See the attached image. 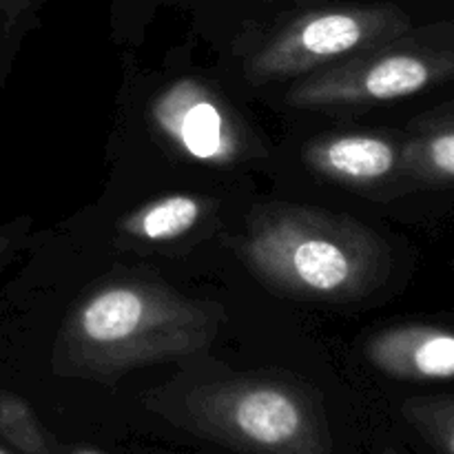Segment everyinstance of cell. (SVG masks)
<instances>
[{
  "label": "cell",
  "mask_w": 454,
  "mask_h": 454,
  "mask_svg": "<svg viewBox=\"0 0 454 454\" xmlns=\"http://www.w3.org/2000/svg\"><path fill=\"white\" fill-rule=\"evenodd\" d=\"M224 309L162 284L115 282L75 306L58 333L53 368L67 377L122 375L200 353L217 337Z\"/></svg>",
  "instance_id": "6da1fadb"
},
{
  "label": "cell",
  "mask_w": 454,
  "mask_h": 454,
  "mask_svg": "<svg viewBox=\"0 0 454 454\" xmlns=\"http://www.w3.org/2000/svg\"><path fill=\"white\" fill-rule=\"evenodd\" d=\"M239 255L260 282L297 300H362L388 269L384 239L366 224L293 204L253 213Z\"/></svg>",
  "instance_id": "7a4b0ae2"
},
{
  "label": "cell",
  "mask_w": 454,
  "mask_h": 454,
  "mask_svg": "<svg viewBox=\"0 0 454 454\" xmlns=\"http://www.w3.org/2000/svg\"><path fill=\"white\" fill-rule=\"evenodd\" d=\"M195 433L248 454H331L322 411L297 386L260 377L222 381L182 403Z\"/></svg>",
  "instance_id": "3957f363"
},
{
  "label": "cell",
  "mask_w": 454,
  "mask_h": 454,
  "mask_svg": "<svg viewBox=\"0 0 454 454\" xmlns=\"http://www.w3.org/2000/svg\"><path fill=\"white\" fill-rule=\"evenodd\" d=\"M454 80V25L411 29L357 56L301 75L286 93L297 109L366 106L402 100Z\"/></svg>",
  "instance_id": "277c9868"
},
{
  "label": "cell",
  "mask_w": 454,
  "mask_h": 454,
  "mask_svg": "<svg viewBox=\"0 0 454 454\" xmlns=\"http://www.w3.org/2000/svg\"><path fill=\"white\" fill-rule=\"evenodd\" d=\"M411 29V16L390 3L306 9L257 49L248 62V78L273 82L315 74Z\"/></svg>",
  "instance_id": "5b68a950"
},
{
  "label": "cell",
  "mask_w": 454,
  "mask_h": 454,
  "mask_svg": "<svg viewBox=\"0 0 454 454\" xmlns=\"http://www.w3.org/2000/svg\"><path fill=\"white\" fill-rule=\"evenodd\" d=\"M151 118L162 137L189 160L226 164L244 158V133L229 106L198 80H177L151 105Z\"/></svg>",
  "instance_id": "8992f818"
},
{
  "label": "cell",
  "mask_w": 454,
  "mask_h": 454,
  "mask_svg": "<svg viewBox=\"0 0 454 454\" xmlns=\"http://www.w3.org/2000/svg\"><path fill=\"white\" fill-rule=\"evenodd\" d=\"M304 158L315 173L355 189H380L408 182L403 173L402 137L381 133H335L310 142Z\"/></svg>",
  "instance_id": "52a82bcc"
},
{
  "label": "cell",
  "mask_w": 454,
  "mask_h": 454,
  "mask_svg": "<svg viewBox=\"0 0 454 454\" xmlns=\"http://www.w3.org/2000/svg\"><path fill=\"white\" fill-rule=\"evenodd\" d=\"M364 355L377 371L395 380H454V331L446 328L428 324L390 326L366 341Z\"/></svg>",
  "instance_id": "ba28073f"
},
{
  "label": "cell",
  "mask_w": 454,
  "mask_h": 454,
  "mask_svg": "<svg viewBox=\"0 0 454 454\" xmlns=\"http://www.w3.org/2000/svg\"><path fill=\"white\" fill-rule=\"evenodd\" d=\"M207 211V202L198 195H164L124 215L118 222V231L136 242H171L191 233Z\"/></svg>",
  "instance_id": "9c48e42d"
},
{
  "label": "cell",
  "mask_w": 454,
  "mask_h": 454,
  "mask_svg": "<svg viewBox=\"0 0 454 454\" xmlns=\"http://www.w3.org/2000/svg\"><path fill=\"white\" fill-rule=\"evenodd\" d=\"M402 140L408 182L454 184V111L421 124Z\"/></svg>",
  "instance_id": "30bf717a"
},
{
  "label": "cell",
  "mask_w": 454,
  "mask_h": 454,
  "mask_svg": "<svg viewBox=\"0 0 454 454\" xmlns=\"http://www.w3.org/2000/svg\"><path fill=\"white\" fill-rule=\"evenodd\" d=\"M402 412L439 454H454V395L412 397L403 402Z\"/></svg>",
  "instance_id": "8fae6325"
},
{
  "label": "cell",
  "mask_w": 454,
  "mask_h": 454,
  "mask_svg": "<svg viewBox=\"0 0 454 454\" xmlns=\"http://www.w3.org/2000/svg\"><path fill=\"white\" fill-rule=\"evenodd\" d=\"M0 437L22 454H56L35 412L18 395L0 393Z\"/></svg>",
  "instance_id": "7c38bea8"
},
{
  "label": "cell",
  "mask_w": 454,
  "mask_h": 454,
  "mask_svg": "<svg viewBox=\"0 0 454 454\" xmlns=\"http://www.w3.org/2000/svg\"><path fill=\"white\" fill-rule=\"evenodd\" d=\"M47 0H0V89L22 38L34 29Z\"/></svg>",
  "instance_id": "4fadbf2b"
},
{
  "label": "cell",
  "mask_w": 454,
  "mask_h": 454,
  "mask_svg": "<svg viewBox=\"0 0 454 454\" xmlns=\"http://www.w3.org/2000/svg\"><path fill=\"white\" fill-rule=\"evenodd\" d=\"M27 233V220H16L12 224L0 226V269L7 264L9 257L16 253V248L20 247L22 238Z\"/></svg>",
  "instance_id": "5bb4252c"
},
{
  "label": "cell",
  "mask_w": 454,
  "mask_h": 454,
  "mask_svg": "<svg viewBox=\"0 0 454 454\" xmlns=\"http://www.w3.org/2000/svg\"><path fill=\"white\" fill-rule=\"evenodd\" d=\"M74 454H102V452H98V450H89V448H82V450H75Z\"/></svg>",
  "instance_id": "9a60e30c"
},
{
  "label": "cell",
  "mask_w": 454,
  "mask_h": 454,
  "mask_svg": "<svg viewBox=\"0 0 454 454\" xmlns=\"http://www.w3.org/2000/svg\"><path fill=\"white\" fill-rule=\"evenodd\" d=\"M384 454H397V452H393V450H386Z\"/></svg>",
  "instance_id": "2e32d148"
},
{
  "label": "cell",
  "mask_w": 454,
  "mask_h": 454,
  "mask_svg": "<svg viewBox=\"0 0 454 454\" xmlns=\"http://www.w3.org/2000/svg\"><path fill=\"white\" fill-rule=\"evenodd\" d=\"M0 454H7V452H3V450H0Z\"/></svg>",
  "instance_id": "e0dca14e"
},
{
  "label": "cell",
  "mask_w": 454,
  "mask_h": 454,
  "mask_svg": "<svg viewBox=\"0 0 454 454\" xmlns=\"http://www.w3.org/2000/svg\"><path fill=\"white\" fill-rule=\"evenodd\" d=\"M452 269H454V262H452Z\"/></svg>",
  "instance_id": "ac0fdd59"
}]
</instances>
